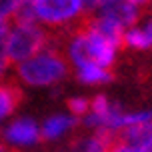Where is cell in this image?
<instances>
[{
	"mask_svg": "<svg viewBox=\"0 0 152 152\" xmlns=\"http://www.w3.org/2000/svg\"><path fill=\"white\" fill-rule=\"evenodd\" d=\"M122 48V34L104 28L90 20L68 34L64 42V56L74 70L84 64H96L112 70Z\"/></svg>",
	"mask_w": 152,
	"mask_h": 152,
	"instance_id": "6da1fadb",
	"label": "cell"
},
{
	"mask_svg": "<svg viewBox=\"0 0 152 152\" xmlns=\"http://www.w3.org/2000/svg\"><path fill=\"white\" fill-rule=\"evenodd\" d=\"M84 14L82 0H20L14 20L36 22L46 30H72Z\"/></svg>",
	"mask_w": 152,
	"mask_h": 152,
	"instance_id": "7a4b0ae2",
	"label": "cell"
},
{
	"mask_svg": "<svg viewBox=\"0 0 152 152\" xmlns=\"http://www.w3.org/2000/svg\"><path fill=\"white\" fill-rule=\"evenodd\" d=\"M70 64L64 56V50L48 44L28 60L16 64V80L28 88H52L66 80Z\"/></svg>",
	"mask_w": 152,
	"mask_h": 152,
	"instance_id": "3957f363",
	"label": "cell"
},
{
	"mask_svg": "<svg viewBox=\"0 0 152 152\" xmlns=\"http://www.w3.org/2000/svg\"><path fill=\"white\" fill-rule=\"evenodd\" d=\"M48 44H50L48 30L36 22H18V20H14L10 24L6 36H4L6 54L14 66L28 60L30 56L40 52Z\"/></svg>",
	"mask_w": 152,
	"mask_h": 152,
	"instance_id": "277c9868",
	"label": "cell"
},
{
	"mask_svg": "<svg viewBox=\"0 0 152 152\" xmlns=\"http://www.w3.org/2000/svg\"><path fill=\"white\" fill-rule=\"evenodd\" d=\"M128 112L130 110L110 100L106 94H96L90 100L88 114L80 118V124L88 132H104L116 138L128 126Z\"/></svg>",
	"mask_w": 152,
	"mask_h": 152,
	"instance_id": "5b68a950",
	"label": "cell"
},
{
	"mask_svg": "<svg viewBox=\"0 0 152 152\" xmlns=\"http://www.w3.org/2000/svg\"><path fill=\"white\" fill-rule=\"evenodd\" d=\"M0 142L8 148V152H28L34 150L42 142L40 122L32 116H14L0 130Z\"/></svg>",
	"mask_w": 152,
	"mask_h": 152,
	"instance_id": "8992f818",
	"label": "cell"
},
{
	"mask_svg": "<svg viewBox=\"0 0 152 152\" xmlns=\"http://www.w3.org/2000/svg\"><path fill=\"white\" fill-rule=\"evenodd\" d=\"M140 16L142 10L130 0H102L98 8L92 12L90 20L118 34H124L130 26H134L140 20Z\"/></svg>",
	"mask_w": 152,
	"mask_h": 152,
	"instance_id": "52a82bcc",
	"label": "cell"
},
{
	"mask_svg": "<svg viewBox=\"0 0 152 152\" xmlns=\"http://www.w3.org/2000/svg\"><path fill=\"white\" fill-rule=\"evenodd\" d=\"M80 124V118H76L74 114L66 112H54L46 116L40 122V130H42V142H60L64 138H68Z\"/></svg>",
	"mask_w": 152,
	"mask_h": 152,
	"instance_id": "ba28073f",
	"label": "cell"
},
{
	"mask_svg": "<svg viewBox=\"0 0 152 152\" xmlns=\"http://www.w3.org/2000/svg\"><path fill=\"white\" fill-rule=\"evenodd\" d=\"M122 46L136 52L152 50V8L140 16V20L134 26H130L122 34Z\"/></svg>",
	"mask_w": 152,
	"mask_h": 152,
	"instance_id": "9c48e42d",
	"label": "cell"
},
{
	"mask_svg": "<svg viewBox=\"0 0 152 152\" xmlns=\"http://www.w3.org/2000/svg\"><path fill=\"white\" fill-rule=\"evenodd\" d=\"M20 100H22V92L16 84L8 80L0 82V130L4 128L8 120L14 118L16 110L20 106Z\"/></svg>",
	"mask_w": 152,
	"mask_h": 152,
	"instance_id": "30bf717a",
	"label": "cell"
},
{
	"mask_svg": "<svg viewBox=\"0 0 152 152\" xmlns=\"http://www.w3.org/2000/svg\"><path fill=\"white\" fill-rule=\"evenodd\" d=\"M116 138L104 132H86L76 138L70 152H110Z\"/></svg>",
	"mask_w": 152,
	"mask_h": 152,
	"instance_id": "8fae6325",
	"label": "cell"
},
{
	"mask_svg": "<svg viewBox=\"0 0 152 152\" xmlns=\"http://www.w3.org/2000/svg\"><path fill=\"white\" fill-rule=\"evenodd\" d=\"M72 72H74L76 80L84 86H100V84L110 82V78H112V70L96 66V64H84V66L74 68Z\"/></svg>",
	"mask_w": 152,
	"mask_h": 152,
	"instance_id": "7c38bea8",
	"label": "cell"
},
{
	"mask_svg": "<svg viewBox=\"0 0 152 152\" xmlns=\"http://www.w3.org/2000/svg\"><path fill=\"white\" fill-rule=\"evenodd\" d=\"M118 140L128 142V144H152V122L136 124V126L122 130L118 134Z\"/></svg>",
	"mask_w": 152,
	"mask_h": 152,
	"instance_id": "4fadbf2b",
	"label": "cell"
},
{
	"mask_svg": "<svg viewBox=\"0 0 152 152\" xmlns=\"http://www.w3.org/2000/svg\"><path fill=\"white\" fill-rule=\"evenodd\" d=\"M90 100L92 98H86V96H72L68 98V112L74 114L76 118H84L88 110H90Z\"/></svg>",
	"mask_w": 152,
	"mask_h": 152,
	"instance_id": "5bb4252c",
	"label": "cell"
},
{
	"mask_svg": "<svg viewBox=\"0 0 152 152\" xmlns=\"http://www.w3.org/2000/svg\"><path fill=\"white\" fill-rule=\"evenodd\" d=\"M110 152H152V144H128V142L116 140Z\"/></svg>",
	"mask_w": 152,
	"mask_h": 152,
	"instance_id": "9a60e30c",
	"label": "cell"
},
{
	"mask_svg": "<svg viewBox=\"0 0 152 152\" xmlns=\"http://www.w3.org/2000/svg\"><path fill=\"white\" fill-rule=\"evenodd\" d=\"M20 6V0H0V18L2 20H14L16 10Z\"/></svg>",
	"mask_w": 152,
	"mask_h": 152,
	"instance_id": "2e32d148",
	"label": "cell"
},
{
	"mask_svg": "<svg viewBox=\"0 0 152 152\" xmlns=\"http://www.w3.org/2000/svg\"><path fill=\"white\" fill-rule=\"evenodd\" d=\"M10 66H12V62H10V58H8V54H6L4 40H0V82L6 80L8 72H10Z\"/></svg>",
	"mask_w": 152,
	"mask_h": 152,
	"instance_id": "e0dca14e",
	"label": "cell"
},
{
	"mask_svg": "<svg viewBox=\"0 0 152 152\" xmlns=\"http://www.w3.org/2000/svg\"><path fill=\"white\" fill-rule=\"evenodd\" d=\"M82 2H84V8H86V12H94L102 0H82Z\"/></svg>",
	"mask_w": 152,
	"mask_h": 152,
	"instance_id": "ac0fdd59",
	"label": "cell"
},
{
	"mask_svg": "<svg viewBox=\"0 0 152 152\" xmlns=\"http://www.w3.org/2000/svg\"><path fill=\"white\" fill-rule=\"evenodd\" d=\"M8 28H10L8 20H2V18H0V40H4V36H6Z\"/></svg>",
	"mask_w": 152,
	"mask_h": 152,
	"instance_id": "d6986e66",
	"label": "cell"
},
{
	"mask_svg": "<svg viewBox=\"0 0 152 152\" xmlns=\"http://www.w3.org/2000/svg\"><path fill=\"white\" fill-rule=\"evenodd\" d=\"M130 2H132V4H136V6L140 8V10H142V8L152 6V0H130Z\"/></svg>",
	"mask_w": 152,
	"mask_h": 152,
	"instance_id": "ffe728a7",
	"label": "cell"
},
{
	"mask_svg": "<svg viewBox=\"0 0 152 152\" xmlns=\"http://www.w3.org/2000/svg\"><path fill=\"white\" fill-rule=\"evenodd\" d=\"M0 152H8V148L4 144H2V142H0Z\"/></svg>",
	"mask_w": 152,
	"mask_h": 152,
	"instance_id": "44dd1931",
	"label": "cell"
}]
</instances>
